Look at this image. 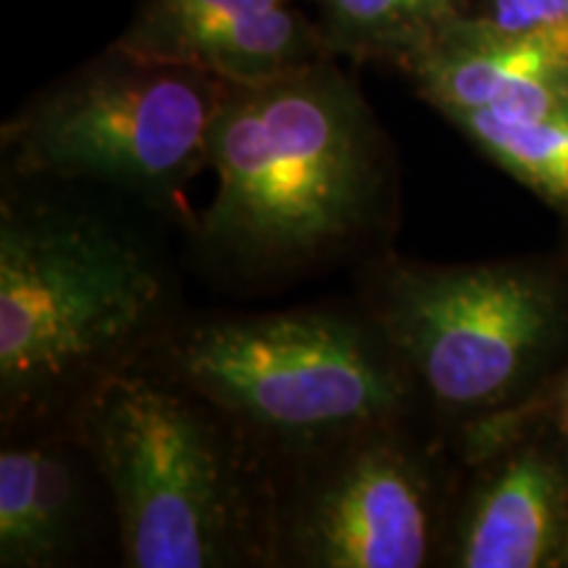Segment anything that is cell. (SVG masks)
Instances as JSON below:
<instances>
[{
  "mask_svg": "<svg viewBox=\"0 0 568 568\" xmlns=\"http://www.w3.org/2000/svg\"><path fill=\"white\" fill-rule=\"evenodd\" d=\"M209 172L213 193L187 226L195 258L224 284L266 290L385 253L374 245L395 222L393 145L335 59L226 84Z\"/></svg>",
  "mask_w": 568,
  "mask_h": 568,
  "instance_id": "obj_1",
  "label": "cell"
},
{
  "mask_svg": "<svg viewBox=\"0 0 568 568\" xmlns=\"http://www.w3.org/2000/svg\"><path fill=\"white\" fill-rule=\"evenodd\" d=\"M180 322L159 251L132 222L6 176L0 201L3 432L51 422Z\"/></svg>",
  "mask_w": 568,
  "mask_h": 568,
  "instance_id": "obj_2",
  "label": "cell"
},
{
  "mask_svg": "<svg viewBox=\"0 0 568 568\" xmlns=\"http://www.w3.org/2000/svg\"><path fill=\"white\" fill-rule=\"evenodd\" d=\"M67 422L109 489L126 568H272V466L205 397L132 364Z\"/></svg>",
  "mask_w": 568,
  "mask_h": 568,
  "instance_id": "obj_3",
  "label": "cell"
},
{
  "mask_svg": "<svg viewBox=\"0 0 568 568\" xmlns=\"http://www.w3.org/2000/svg\"><path fill=\"white\" fill-rule=\"evenodd\" d=\"M138 364L222 410L272 474L355 432L426 414L361 305L180 318Z\"/></svg>",
  "mask_w": 568,
  "mask_h": 568,
  "instance_id": "obj_4",
  "label": "cell"
},
{
  "mask_svg": "<svg viewBox=\"0 0 568 568\" xmlns=\"http://www.w3.org/2000/svg\"><path fill=\"white\" fill-rule=\"evenodd\" d=\"M361 308L385 335L447 443L529 406L568 364V261L426 264L379 253Z\"/></svg>",
  "mask_w": 568,
  "mask_h": 568,
  "instance_id": "obj_5",
  "label": "cell"
},
{
  "mask_svg": "<svg viewBox=\"0 0 568 568\" xmlns=\"http://www.w3.org/2000/svg\"><path fill=\"white\" fill-rule=\"evenodd\" d=\"M226 82L113 45L40 92L3 126L6 176L88 182L155 213L180 211L209 172V134Z\"/></svg>",
  "mask_w": 568,
  "mask_h": 568,
  "instance_id": "obj_6",
  "label": "cell"
},
{
  "mask_svg": "<svg viewBox=\"0 0 568 568\" xmlns=\"http://www.w3.org/2000/svg\"><path fill=\"white\" fill-rule=\"evenodd\" d=\"M445 443L414 416L274 468L272 568L439 566L458 477Z\"/></svg>",
  "mask_w": 568,
  "mask_h": 568,
  "instance_id": "obj_7",
  "label": "cell"
},
{
  "mask_svg": "<svg viewBox=\"0 0 568 568\" xmlns=\"http://www.w3.org/2000/svg\"><path fill=\"white\" fill-rule=\"evenodd\" d=\"M447 568L568 566V443L537 400L460 432Z\"/></svg>",
  "mask_w": 568,
  "mask_h": 568,
  "instance_id": "obj_8",
  "label": "cell"
},
{
  "mask_svg": "<svg viewBox=\"0 0 568 568\" xmlns=\"http://www.w3.org/2000/svg\"><path fill=\"white\" fill-rule=\"evenodd\" d=\"M116 45L226 84L266 82L335 59L316 19L305 17L295 0H138Z\"/></svg>",
  "mask_w": 568,
  "mask_h": 568,
  "instance_id": "obj_9",
  "label": "cell"
},
{
  "mask_svg": "<svg viewBox=\"0 0 568 568\" xmlns=\"http://www.w3.org/2000/svg\"><path fill=\"white\" fill-rule=\"evenodd\" d=\"M403 71L443 116L568 109V34L503 32L479 13L453 19Z\"/></svg>",
  "mask_w": 568,
  "mask_h": 568,
  "instance_id": "obj_10",
  "label": "cell"
},
{
  "mask_svg": "<svg viewBox=\"0 0 568 568\" xmlns=\"http://www.w3.org/2000/svg\"><path fill=\"white\" fill-rule=\"evenodd\" d=\"M329 55L406 69L453 19L458 0H311Z\"/></svg>",
  "mask_w": 568,
  "mask_h": 568,
  "instance_id": "obj_11",
  "label": "cell"
},
{
  "mask_svg": "<svg viewBox=\"0 0 568 568\" xmlns=\"http://www.w3.org/2000/svg\"><path fill=\"white\" fill-rule=\"evenodd\" d=\"M445 119L503 172L568 216V109L518 116L458 111Z\"/></svg>",
  "mask_w": 568,
  "mask_h": 568,
  "instance_id": "obj_12",
  "label": "cell"
},
{
  "mask_svg": "<svg viewBox=\"0 0 568 568\" xmlns=\"http://www.w3.org/2000/svg\"><path fill=\"white\" fill-rule=\"evenodd\" d=\"M77 453L74 435H40V471L21 568H53L74 556L88 500Z\"/></svg>",
  "mask_w": 568,
  "mask_h": 568,
  "instance_id": "obj_13",
  "label": "cell"
},
{
  "mask_svg": "<svg viewBox=\"0 0 568 568\" xmlns=\"http://www.w3.org/2000/svg\"><path fill=\"white\" fill-rule=\"evenodd\" d=\"M0 450V566L21 568L40 471V435H6Z\"/></svg>",
  "mask_w": 568,
  "mask_h": 568,
  "instance_id": "obj_14",
  "label": "cell"
},
{
  "mask_svg": "<svg viewBox=\"0 0 568 568\" xmlns=\"http://www.w3.org/2000/svg\"><path fill=\"white\" fill-rule=\"evenodd\" d=\"M481 19L514 34H568V0H481Z\"/></svg>",
  "mask_w": 568,
  "mask_h": 568,
  "instance_id": "obj_15",
  "label": "cell"
},
{
  "mask_svg": "<svg viewBox=\"0 0 568 568\" xmlns=\"http://www.w3.org/2000/svg\"><path fill=\"white\" fill-rule=\"evenodd\" d=\"M537 403L568 443V364L560 368L556 379L542 389V395L537 397Z\"/></svg>",
  "mask_w": 568,
  "mask_h": 568,
  "instance_id": "obj_16",
  "label": "cell"
}]
</instances>
